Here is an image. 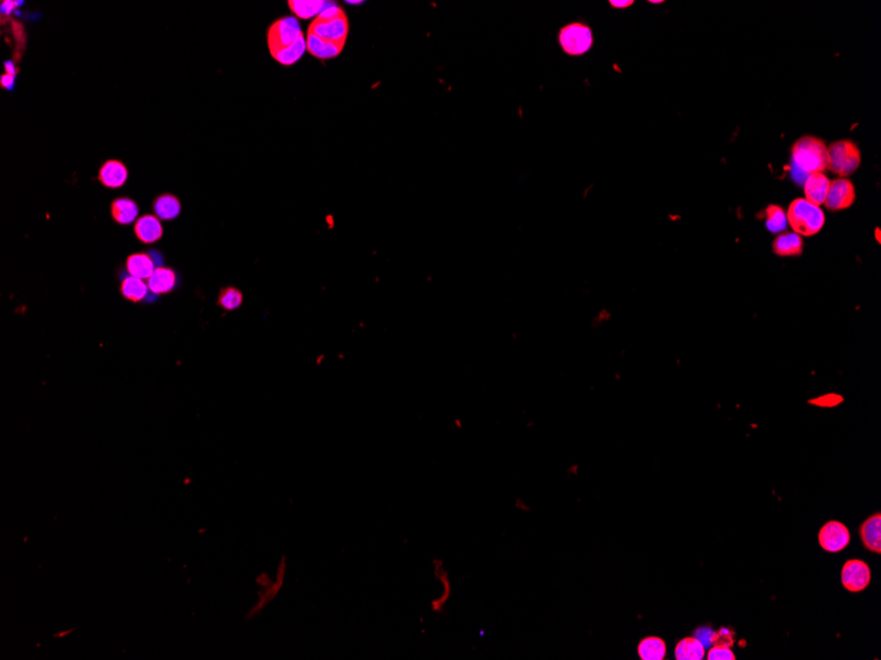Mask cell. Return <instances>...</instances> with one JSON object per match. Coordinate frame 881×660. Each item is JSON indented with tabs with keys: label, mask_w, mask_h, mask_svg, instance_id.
Listing matches in <instances>:
<instances>
[{
	"label": "cell",
	"mask_w": 881,
	"mask_h": 660,
	"mask_svg": "<svg viewBox=\"0 0 881 660\" xmlns=\"http://www.w3.org/2000/svg\"><path fill=\"white\" fill-rule=\"evenodd\" d=\"M13 76H11V74H4V76H1V81H0L1 86L6 87V88H12L13 81H15Z\"/></svg>",
	"instance_id": "obj_29"
},
{
	"label": "cell",
	"mask_w": 881,
	"mask_h": 660,
	"mask_svg": "<svg viewBox=\"0 0 881 660\" xmlns=\"http://www.w3.org/2000/svg\"><path fill=\"white\" fill-rule=\"evenodd\" d=\"M828 169L840 177H847L859 169L861 163L858 145L851 140L833 142L828 148Z\"/></svg>",
	"instance_id": "obj_3"
},
{
	"label": "cell",
	"mask_w": 881,
	"mask_h": 660,
	"mask_svg": "<svg viewBox=\"0 0 881 660\" xmlns=\"http://www.w3.org/2000/svg\"><path fill=\"white\" fill-rule=\"evenodd\" d=\"M127 178H128V170L126 165L118 160L106 161L99 169V182L110 189L121 187L127 182Z\"/></svg>",
	"instance_id": "obj_11"
},
{
	"label": "cell",
	"mask_w": 881,
	"mask_h": 660,
	"mask_svg": "<svg viewBox=\"0 0 881 660\" xmlns=\"http://www.w3.org/2000/svg\"><path fill=\"white\" fill-rule=\"evenodd\" d=\"M592 32L590 27L582 22H573L564 27L559 32V43L569 55L588 53L592 46Z\"/></svg>",
	"instance_id": "obj_4"
},
{
	"label": "cell",
	"mask_w": 881,
	"mask_h": 660,
	"mask_svg": "<svg viewBox=\"0 0 881 660\" xmlns=\"http://www.w3.org/2000/svg\"><path fill=\"white\" fill-rule=\"evenodd\" d=\"M343 46L345 43L327 41L312 33H307V37H306V48L309 53L321 60H329V58L337 57L343 50Z\"/></svg>",
	"instance_id": "obj_14"
},
{
	"label": "cell",
	"mask_w": 881,
	"mask_h": 660,
	"mask_svg": "<svg viewBox=\"0 0 881 660\" xmlns=\"http://www.w3.org/2000/svg\"><path fill=\"white\" fill-rule=\"evenodd\" d=\"M241 303H243V294L237 288H223L218 295V304L226 311L238 310Z\"/></svg>",
	"instance_id": "obj_27"
},
{
	"label": "cell",
	"mask_w": 881,
	"mask_h": 660,
	"mask_svg": "<svg viewBox=\"0 0 881 660\" xmlns=\"http://www.w3.org/2000/svg\"><path fill=\"white\" fill-rule=\"evenodd\" d=\"M111 215L118 224L128 226L138 219L139 207L130 198H118L111 205Z\"/></svg>",
	"instance_id": "obj_16"
},
{
	"label": "cell",
	"mask_w": 881,
	"mask_h": 660,
	"mask_svg": "<svg viewBox=\"0 0 881 660\" xmlns=\"http://www.w3.org/2000/svg\"><path fill=\"white\" fill-rule=\"evenodd\" d=\"M842 584L849 592L864 591L870 581V570L866 562L854 559L849 560L842 568Z\"/></svg>",
	"instance_id": "obj_8"
},
{
	"label": "cell",
	"mask_w": 881,
	"mask_h": 660,
	"mask_svg": "<svg viewBox=\"0 0 881 660\" xmlns=\"http://www.w3.org/2000/svg\"><path fill=\"white\" fill-rule=\"evenodd\" d=\"M830 182L831 181L823 173L807 175L805 184H804L806 201H809L810 203L818 207L825 205L828 189H830Z\"/></svg>",
	"instance_id": "obj_10"
},
{
	"label": "cell",
	"mask_w": 881,
	"mask_h": 660,
	"mask_svg": "<svg viewBox=\"0 0 881 660\" xmlns=\"http://www.w3.org/2000/svg\"><path fill=\"white\" fill-rule=\"evenodd\" d=\"M307 33L316 34L318 37L334 41V43H346L348 34V20L346 15L338 16L334 19H321L316 18L310 24Z\"/></svg>",
	"instance_id": "obj_6"
},
{
	"label": "cell",
	"mask_w": 881,
	"mask_h": 660,
	"mask_svg": "<svg viewBox=\"0 0 881 660\" xmlns=\"http://www.w3.org/2000/svg\"><path fill=\"white\" fill-rule=\"evenodd\" d=\"M666 655V645L658 637H648L639 645V656L642 660H663Z\"/></svg>",
	"instance_id": "obj_25"
},
{
	"label": "cell",
	"mask_w": 881,
	"mask_h": 660,
	"mask_svg": "<svg viewBox=\"0 0 881 660\" xmlns=\"http://www.w3.org/2000/svg\"><path fill=\"white\" fill-rule=\"evenodd\" d=\"M705 658V645L694 637L680 640L675 647L677 660H702Z\"/></svg>",
	"instance_id": "obj_21"
},
{
	"label": "cell",
	"mask_w": 881,
	"mask_h": 660,
	"mask_svg": "<svg viewBox=\"0 0 881 660\" xmlns=\"http://www.w3.org/2000/svg\"><path fill=\"white\" fill-rule=\"evenodd\" d=\"M786 220L800 236H814L825 226V214L821 207L798 198L793 201L786 213Z\"/></svg>",
	"instance_id": "obj_2"
},
{
	"label": "cell",
	"mask_w": 881,
	"mask_h": 660,
	"mask_svg": "<svg viewBox=\"0 0 881 660\" xmlns=\"http://www.w3.org/2000/svg\"><path fill=\"white\" fill-rule=\"evenodd\" d=\"M326 4V1H322V0H293V1H289V8L296 16L301 19H310L314 16L316 18L319 16V13L324 11Z\"/></svg>",
	"instance_id": "obj_24"
},
{
	"label": "cell",
	"mask_w": 881,
	"mask_h": 660,
	"mask_svg": "<svg viewBox=\"0 0 881 660\" xmlns=\"http://www.w3.org/2000/svg\"><path fill=\"white\" fill-rule=\"evenodd\" d=\"M855 202V187L849 180L839 178L830 182L825 206L831 211H840L852 206Z\"/></svg>",
	"instance_id": "obj_9"
},
{
	"label": "cell",
	"mask_w": 881,
	"mask_h": 660,
	"mask_svg": "<svg viewBox=\"0 0 881 660\" xmlns=\"http://www.w3.org/2000/svg\"><path fill=\"white\" fill-rule=\"evenodd\" d=\"M120 292H121V295L126 299L132 301V302H140L147 297V294L150 292V288H148V283H145V281L142 280V278H136V277L130 276V277H127V278H124L121 281Z\"/></svg>",
	"instance_id": "obj_22"
},
{
	"label": "cell",
	"mask_w": 881,
	"mask_h": 660,
	"mask_svg": "<svg viewBox=\"0 0 881 660\" xmlns=\"http://www.w3.org/2000/svg\"><path fill=\"white\" fill-rule=\"evenodd\" d=\"M609 4H611L612 7H615V8H625V7H630V6H632V4H633V1H632V0H627V1H616V0H611V1H609Z\"/></svg>",
	"instance_id": "obj_30"
},
{
	"label": "cell",
	"mask_w": 881,
	"mask_h": 660,
	"mask_svg": "<svg viewBox=\"0 0 881 660\" xmlns=\"http://www.w3.org/2000/svg\"><path fill=\"white\" fill-rule=\"evenodd\" d=\"M875 235H876V240H877V241L880 243V229H879V228H876V231H875Z\"/></svg>",
	"instance_id": "obj_32"
},
{
	"label": "cell",
	"mask_w": 881,
	"mask_h": 660,
	"mask_svg": "<svg viewBox=\"0 0 881 660\" xmlns=\"http://www.w3.org/2000/svg\"><path fill=\"white\" fill-rule=\"evenodd\" d=\"M301 36L304 34L301 32L300 22L293 16L281 18L277 22H273L268 31V46L271 55L291 46Z\"/></svg>",
	"instance_id": "obj_5"
},
{
	"label": "cell",
	"mask_w": 881,
	"mask_h": 660,
	"mask_svg": "<svg viewBox=\"0 0 881 660\" xmlns=\"http://www.w3.org/2000/svg\"><path fill=\"white\" fill-rule=\"evenodd\" d=\"M306 39L304 36H301L296 43H292L288 48H284L281 50H277L272 53V57L284 66H291L296 64L306 50Z\"/></svg>",
	"instance_id": "obj_23"
},
{
	"label": "cell",
	"mask_w": 881,
	"mask_h": 660,
	"mask_svg": "<svg viewBox=\"0 0 881 660\" xmlns=\"http://www.w3.org/2000/svg\"><path fill=\"white\" fill-rule=\"evenodd\" d=\"M153 210L159 219L173 220L181 213V203L177 196L172 194H163L154 199Z\"/></svg>",
	"instance_id": "obj_20"
},
{
	"label": "cell",
	"mask_w": 881,
	"mask_h": 660,
	"mask_svg": "<svg viewBox=\"0 0 881 660\" xmlns=\"http://www.w3.org/2000/svg\"><path fill=\"white\" fill-rule=\"evenodd\" d=\"M360 3L362 1H350V0H347V4H360Z\"/></svg>",
	"instance_id": "obj_33"
},
{
	"label": "cell",
	"mask_w": 881,
	"mask_h": 660,
	"mask_svg": "<svg viewBox=\"0 0 881 660\" xmlns=\"http://www.w3.org/2000/svg\"><path fill=\"white\" fill-rule=\"evenodd\" d=\"M285 571H286V562H285V558H283L281 562H280V565H279L276 581L274 583L271 581L270 584L261 585L264 588V591L259 593L258 604L251 609L249 617H247L249 619L256 617L260 612L264 610V607L268 605L273 598L277 595V593L280 592V589H281V586L284 584V579H285Z\"/></svg>",
	"instance_id": "obj_12"
},
{
	"label": "cell",
	"mask_w": 881,
	"mask_h": 660,
	"mask_svg": "<svg viewBox=\"0 0 881 660\" xmlns=\"http://www.w3.org/2000/svg\"><path fill=\"white\" fill-rule=\"evenodd\" d=\"M860 538L872 552H881V516L877 513L860 526Z\"/></svg>",
	"instance_id": "obj_15"
},
{
	"label": "cell",
	"mask_w": 881,
	"mask_h": 660,
	"mask_svg": "<svg viewBox=\"0 0 881 660\" xmlns=\"http://www.w3.org/2000/svg\"><path fill=\"white\" fill-rule=\"evenodd\" d=\"M818 541L827 552H839L849 546L851 537L849 529L843 523L830 520L819 530Z\"/></svg>",
	"instance_id": "obj_7"
},
{
	"label": "cell",
	"mask_w": 881,
	"mask_h": 660,
	"mask_svg": "<svg viewBox=\"0 0 881 660\" xmlns=\"http://www.w3.org/2000/svg\"><path fill=\"white\" fill-rule=\"evenodd\" d=\"M802 249H804L802 236L797 235L795 232L779 235L773 241V252L780 257L800 256L802 255Z\"/></svg>",
	"instance_id": "obj_17"
},
{
	"label": "cell",
	"mask_w": 881,
	"mask_h": 660,
	"mask_svg": "<svg viewBox=\"0 0 881 660\" xmlns=\"http://www.w3.org/2000/svg\"><path fill=\"white\" fill-rule=\"evenodd\" d=\"M175 273L169 268H156L148 278V288L153 294H166L175 286Z\"/></svg>",
	"instance_id": "obj_18"
},
{
	"label": "cell",
	"mask_w": 881,
	"mask_h": 660,
	"mask_svg": "<svg viewBox=\"0 0 881 660\" xmlns=\"http://www.w3.org/2000/svg\"><path fill=\"white\" fill-rule=\"evenodd\" d=\"M765 223H767V228L773 234L781 232L788 224L786 213L777 205H769L765 210Z\"/></svg>",
	"instance_id": "obj_26"
},
{
	"label": "cell",
	"mask_w": 881,
	"mask_h": 660,
	"mask_svg": "<svg viewBox=\"0 0 881 660\" xmlns=\"http://www.w3.org/2000/svg\"><path fill=\"white\" fill-rule=\"evenodd\" d=\"M127 271L132 277L148 280L154 271V262L147 253L131 255L126 262Z\"/></svg>",
	"instance_id": "obj_19"
},
{
	"label": "cell",
	"mask_w": 881,
	"mask_h": 660,
	"mask_svg": "<svg viewBox=\"0 0 881 660\" xmlns=\"http://www.w3.org/2000/svg\"><path fill=\"white\" fill-rule=\"evenodd\" d=\"M6 70H7V74H11V76H15V73H16L12 62H6Z\"/></svg>",
	"instance_id": "obj_31"
},
{
	"label": "cell",
	"mask_w": 881,
	"mask_h": 660,
	"mask_svg": "<svg viewBox=\"0 0 881 660\" xmlns=\"http://www.w3.org/2000/svg\"><path fill=\"white\" fill-rule=\"evenodd\" d=\"M708 660H735V654L729 649L727 645H715L708 651Z\"/></svg>",
	"instance_id": "obj_28"
},
{
	"label": "cell",
	"mask_w": 881,
	"mask_h": 660,
	"mask_svg": "<svg viewBox=\"0 0 881 660\" xmlns=\"http://www.w3.org/2000/svg\"><path fill=\"white\" fill-rule=\"evenodd\" d=\"M135 235L144 244H153L163 236V226L160 219L154 215H144L135 223Z\"/></svg>",
	"instance_id": "obj_13"
},
{
	"label": "cell",
	"mask_w": 881,
	"mask_h": 660,
	"mask_svg": "<svg viewBox=\"0 0 881 660\" xmlns=\"http://www.w3.org/2000/svg\"><path fill=\"white\" fill-rule=\"evenodd\" d=\"M792 160L801 173L810 175L823 173L828 169V151L825 141L814 136H804L792 148Z\"/></svg>",
	"instance_id": "obj_1"
}]
</instances>
